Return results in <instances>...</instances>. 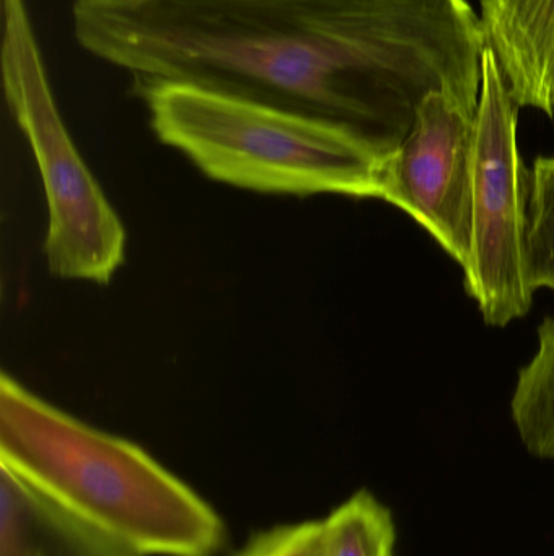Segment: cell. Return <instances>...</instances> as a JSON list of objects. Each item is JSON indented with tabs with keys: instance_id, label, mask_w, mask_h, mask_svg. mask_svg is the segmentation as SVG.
Wrapping results in <instances>:
<instances>
[{
	"instance_id": "cell-11",
	"label": "cell",
	"mask_w": 554,
	"mask_h": 556,
	"mask_svg": "<svg viewBox=\"0 0 554 556\" xmlns=\"http://www.w3.org/2000/svg\"><path fill=\"white\" fill-rule=\"evenodd\" d=\"M527 270L533 291L554 293V156H539L530 169Z\"/></svg>"
},
{
	"instance_id": "cell-3",
	"label": "cell",
	"mask_w": 554,
	"mask_h": 556,
	"mask_svg": "<svg viewBox=\"0 0 554 556\" xmlns=\"http://www.w3.org/2000/svg\"><path fill=\"white\" fill-rule=\"evenodd\" d=\"M156 137L205 176L266 194L381 198L386 156L348 127L176 80H133Z\"/></svg>"
},
{
	"instance_id": "cell-4",
	"label": "cell",
	"mask_w": 554,
	"mask_h": 556,
	"mask_svg": "<svg viewBox=\"0 0 554 556\" xmlns=\"http://www.w3.org/2000/svg\"><path fill=\"white\" fill-rule=\"evenodd\" d=\"M2 72L7 101L44 185L49 270L107 283L123 264L126 230L65 129L23 0H5Z\"/></svg>"
},
{
	"instance_id": "cell-7",
	"label": "cell",
	"mask_w": 554,
	"mask_h": 556,
	"mask_svg": "<svg viewBox=\"0 0 554 556\" xmlns=\"http://www.w3.org/2000/svg\"><path fill=\"white\" fill-rule=\"evenodd\" d=\"M480 18L516 103L554 119V0H480Z\"/></svg>"
},
{
	"instance_id": "cell-8",
	"label": "cell",
	"mask_w": 554,
	"mask_h": 556,
	"mask_svg": "<svg viewBox=\"0 0 554 556\" xmlns=\"http://www.w3.org/2000/svg\"><path fill=\"white\" fill-rule=\"evenodd\" d=\"M0 556H142L0 466Z\"/></svg>"
},
{
	"instance_id": "cell-2",
	"label": "cell",
	"mask_w": 554,
	"mask_h": 556,
	"mask_svg": "<svg viewBox=\"0 0 554 556\" xmlns=\"http://www.w3.org/2000/svg\"><path fill=\"white\" fill-rule=\"evenodd\" d=\"M0 466L142 556H218L220 513L132 441L0 379Z\"/></svg>"
},
{
	"instance_id": "cell-9",
	"label": "cell",
	"mask_w": 554,
	"mask_h": 556,
	"mask_svg": "<svg viewBox=\"0 0 554 556\" xmlns=\"http://www.w3.org/2000/svg\"><path fill=\"white\" fill-rule=\"evenodd\" d=\"M532 359L520 368L511 399V417L526 450L554 460V316L537 330Z\"/></svg>"
},
{
	"instance_id": "cell-10",
	"label": "cell",
	"mask_w": 554,
	"mask_h": 556,
	"mask_svg": "<svg viewBox=\"0 0 554 556\" xmlns=\"http://www.w3.org/2000/svg\"><path fill=\"white\" fill-rule=\"evenodd\" d=\"M392 511L361 489L322 518L321 556H396Z\"/></svg>"
},
{
	"instance_id": "cell-1",
	"label": "cell",
	"mask_w": 554,
	"mask_h": 556,
	"mask_svg": "<svg viewBox=\"0 0 554 556\" xmlns=\"http://www.w3.org/2000/svg\"><path fill=\"white\" fill-rule=\"evenodd\" d=\"M75 38L176 80L348 127L384 156L433 91L475 116L487 36L468 0H75Z\"/></svg>"
},
{
	"instance_id": "cell-5",
	"label": "cell",
	"mask_w": 554,
	"mask_h": 556,
	"mask_svg": "<svg viewBox=\"0 0 554 556\" xmlns=\"http://www.w3.org/2000/svg\"><path fill=\"white\" fill-rule=\"evenodd\" d=\"M519 104L487 46L472 150L471 253L464 287L485 323L506 327L532 307L527 270L530 169L517 146Z\"/></svg>"
},
{
	"instance_id": "cell-6",
	"label": "cell",
	"mask_w": 554,
	"mask_h": 556,
	"mask_svg": "<svg viewBox=\"0 0 554 556\" xmlns=\"http://www.w3.org/2000/svg\"><path fill=\"white\" fill-rule=\"evenodd\" d=\"M475 116L441 91L429 93L399 149L384 160L381 201L428 231L464 269L471 253Z\"/></svg>"
},
{
	"instance_id": "cell-12",
	"label": "cell",
	"mask_w": 554,
	"mask_h": 556,
	"mask_svg": "<svg viewBox=\"0 0 554 556\" xmlns=\"http://www.w3.org/2000/svg\"><path fill=\"white\" fill-rule=\"evenodd\" d=\"M322 519L276 525L253 532L231 556H321Z\"/></svg>"
}]
</instances>
